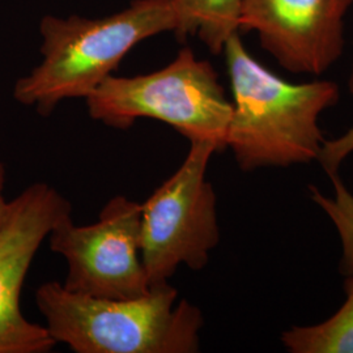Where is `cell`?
Masks as SVG:
<instances>
[{
  "label": "cell",
  "mask_w": 353,
  "mask_h": 353,
  "mask_svg": "<svg viewBox=\"0 0 353 353\" xmlns=\"http://www.w3.org/2000/svg\"><path fill=\"white\" fill-rule=\"evenodd\" d=\"M223 52L233 94L227 148L241 170L318 160L326 141L318 121L339 101L338 84H294L279 77L252 58L240 33L228 39Z\"/></svg>",
  "instance_id": "6da1fadb"
},
{
  "label": "cell",
  "mask_w": 353,
  "mask_h": 353,
  "mask_svg": "<svg viewBox=\"0 0 353 353\" xmlns=\"http://www.w3.org/2000/svg\"><path fill=\"white\" fill-rule=\"evenodd\" d=\"M178 29L176 0H134L101 19L45 16L42 61L16 81L13 99L49 117L64 100L87 99L141 41Z\"/></svg>",
  "instance_id": "7a4b0ae2"
},
{
  "label": "cell",
  "mask_w": 353,
  "mask_h": 353,
  "mask_svg": "<svg viewBox=\"0 0 353 353\" xmlns=\"http://www.w3.org/2000/svg\"><path fill=\"white\" fill-rule=\"evenodd\" d=\"M176 299L169 281L125 300L74 293L57 281L42 284L34 296L51 338L74 352H199L202 312Z\"/></svg>",
  "instance_id": "3957f363"
},
{
  "label": "cell",
  "mask_w": 353,
  "mask_h": 353,
  "mask_svg": "<svg viewBox=\"0 0 353 353\" xmlns=\"http://www.w3.org/2000/svg\"><path fill=\"white\" fill-rule=\"evenodd\" d=\"M87 100L89 115L106 126L127 130L139 118L165 122L191 141L227 150L233 103L208 61L189 48L164 68L147 75H110Z\"/></svg>",
  "instance_id": "277c9868"
},
{
  "label": "cell",
  "mask_w": 353,
  "mask_h": 353,
  "mask_svg": "<svg viewBox=\"0 0 353 353\" xmlns=\"http://www.w3.org/2000/svg\"><path fill=\"white\" fill-rule=\"evenodd\" d=\"M216 147L191 141L173 176L141 203V259L150 283L169 281L179 265L198 271L219 245L217 199L207 181Z\"/></svg>",
  "instance_id": "5b68a950"
},
{
  "label": "cell",
  "mask_w": 353,
  "mask_h": 353,
  "mask_svg": "<svg viewBox=\"0 0 353 353\" xmlns=\"http://www.w3.org/2000/svg\"><path fill=\"white\" fill-rule=\"evenodd\" d=\"M49 242L67 263L62 285L70 292L125 300L151 290L141 259V203L114 196L89 225H76L72 212L64 214Z\"/></svg>",
  "instance_id": "8992f818"
},
{
  "label": "cell",
  "mask_w": 353,
  "mask_h": 353,
  "mask_svg": "<svg viewBox=\"0 0 353 353\" xmlns=\"http://www.w3.org/2000/svg\"><path fill=\"white\" fill-rule=\"evenodd\" d=\"M71 212V203L45 182L28 186L8 202L0 227V353H48L55 347L48 328L23 316L20 296L42 242Z\"/></svg>",
  "instance_id": "52a82bcc"
},
{
  "label": "cell",
  "mask_w": 353,
  "mask_h": 353,
  "mask_svg": "<svg viewBox=\"0 0 353 353\" xmlns=\"http://www.w3.org/2000/svg\"><path fill=\"white\" fill-rule=\"evenodd\" d=\"M353 0H243L240 32L292 74L319 76L344 52V21Z\"/></svg>",
  "instance_id": "ba28073f"
},
{
  "label": "cell",
  "mask_w": 353,
  "mask_h": 353,
  "mask_svg": "<svg viewBox=\"0 0 353 353\" xmlns=\"http://www.w3.org/2000/svg\"><path fill=\"white\" fill-rule=\"evenodd\" d=\"M179 14L176 38L198 36L214 55L224 51L228 39L240 33L243 0H176Z\"/></svg>",
  "instance_id": "9c48e42d"
},
{
  "label": "cell",
  "mask_w": 353,
  "mask_h": 353,
  "mask_svg": "<svg viewBox=\"0 0 353 353\" xmlns=\"http://www.w3.org/2000/svg\"><path fill=\"white\" fill-rule=\"evenodd\" d=\"M345 301L322 323L293 326L281 334V343L292 353H353V274L344 283Z\"/></svg>",
  "instance_id": "30bf717a"
},
{
  "label": "cell",
  "mask_w": 353,
  "mask_h": 353,
  "mask_svg": "<svg viewBox=\"0 0 353 353\" xmlns=\"http://www.w3.org/2000/svg\"><path fill=\"white\" fill-rule=\"evenodd\" d=\"M328 176L334 185L335 196H326L316 186H310V198L336 228L341 243V272L350 276L353 274V194L338 174Z\"/></svg>",
  "instance_id": "8fae6325"
},
{
  "label": "cell",
  "mask_w": 353,
  "mask_h": 353,
  "mask_svg": "<svg viewBox=\"0 0 353 353\" xmlns=\"http://www.w3.org/2000/svg\"><path fill=\"white\" fill-rule=\"evenodd\" d=\"M350 90L353 94V70L350 77ZM353 152V127L345 134L334 140H326L322 151L319 153L318 161L323 166L328 176L336 174L341 163Z\"/></svg>",
  "instance_id": "7c38bea8"
},
{
  "label": "cell",
  "mask_w": 353,
  "mask_h": 353,
  "mask_svg": "<svg viewBox=\"0 0 353 353\" xmlns=\"http://www.w3.org/2000/svg\"><path fill=\"white\" fill-rule=\"evenodd\" d=\"M4 186H6V166L0 161V227L3 224L7 207H8V202L4 198Z\"/></svg>",
  "instance_id": "4fadbf2b"
}]
</instances>
